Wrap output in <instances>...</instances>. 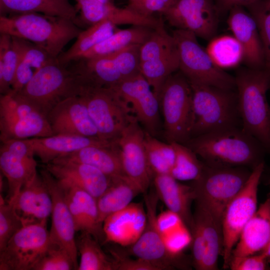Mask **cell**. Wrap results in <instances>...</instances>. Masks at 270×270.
Listing matches in <instances>:
<instances>
[{
  "label": "cell",
  "mask_w": 270,
  "mask_h": 270,
  "mask_svg": "<svg viewBox=\"0 0 270 270\" xmlns=\"http://www.w3.org/2000/svg\"><path fill=\"white\" fill-rule=\"evenodd\" d=\"M184 144L208 165L219 167L244 166L252 169L264 162L262 145L242 127L234 126L190 138Z\"/></svg>",
  "instance_id": "6da1fadb"
},
{
  "label": "cell",
  "mask_w": 270,
  "mask_h": 270,
  "mask_svg": "<svg viewBox=\"0 0 270 270\" xmlns=\"http://www.w3.org/2000/svg\"><path fill=\"white\" fill-rule=\"evenodd\" d=\"M234 78L242 127L270 152V70L241 68Z\"/></svg>",
  "instance_id": "7a4b0ae2"
},
{
  "label": "cell",
  "mask_w": 270,
  "mask_h": 270,
  "mask_svg": "<svg viewBox=\"0 0 270 270\" xmlns=\"http://www.w3.org/2000/svg\"><path fill=\"white\" fill-rule=\"evenodd\" d=\"M82 31L74 21L38 13L0 15V33L30 41L57 58Z\"/></svg>",
  "instance_id": "3957f363"
},
{
  "label": "cell",
  "mask_w": 270,
  "mask_h": 270,
  "mask_svg": "<svg viewBox=\"0 0 270 270\" xmlns=\"http://www.w3.org/2000/svg\"><path fill=\"white\" fill-rule=\"evenodd\" d=\"M190 84L192 91V123L190 138L241 124L235 90Z\"/></svg>",
  "instance_id": "277c9868"
},
{
  "label": "cell",
  "mask_w": 270,
  "mask_h": 270,
  "mask_svg": "<svg viewBox=\"0 0 270 270\" xmlns=\"http://www.w3.org/2000/svg\"><path fill=\"white\" fill-rule=\"evenodd\" d=\"M67 65L60 63L57 58L52 60L39 69L16 94L46 116L57 104L68 98L78 96L80 92V78L74 69L68 68Z\"/></svg>",
  "instance_id": "5b68a950"
},
{
  "label": "cell",
  "mask_w": 270,
  "mask_h": 270,
  "mask_svg": "<svg viewBox=\"0 0 270 270\" xmlns=\"http://www.w3.org/2000/svg\"><path fill=\"white\" fill-rule=\"evenodd\" d=\"M158 100L167 142L185 144L190 138L192 91L190 82L180 70L167 79Z\"/></svg>",
  "instance_id": "8992f818"
},
{
  "label": "cell",
  "mask_w": 270,
  "mask_h": 270,
  "mask_svg": "<svg viewBox=\"0 0 270 270\" xmlns=\"http://www.w3.org/2000/svg\"><path fill=\"white\" fill-rule=\"evenodd\" d=\"M173 36L178 51L179 70L191 84L235 90V78L218 66L192 32L176 29Z\"/></svg>",
  "instance_id": "52a82bcc"
},
{
  "label": "cell",
  "mask_w": 270,
  "mask_h": 270,
  "mask_svg": "<svg viewBox=\"0 0 270 270\" xmlns=\"http://www.w3.org/2000/svg\"><path fill=\"white\" fill-rule=\"evenodd\" d=\"M78 96L102 140L114 142L134 118L128 105L112 88L82 85Z\"/></svg>",
  "instance_id": "ba28073f"
},
{
  "label": "cell",
  "mask_w": 270,
  "mask_h": 270,
  "mask_svg": "<svg viewBox=\"0 0 270 270\" xmlns=\"http://www.w3.org/2000/svg\"><path fill=\"white\" fill-rule=\"evenodd\" d=\"M248 167H219L204 164L202 173L192 186L195 200L207 206L222 219L228 204L246 184L252 171Z\"/></svg>",
  "instance_id": "9c48e42d"
},
{
  "label": "cell",
  "mask_w": 270,
  "mask_h": 270,
  "mask_svg": "<svg viewBox=\"0 0 270 270\" xmlns=\"http://www.w3.org/2000/svg\"><path fill=\"white\" fill-rule=\"evenodd\" d=\"M0 138L23 140L53 135L46 116L17 94H0Z\"/></svg>",
  "instance_id": "30bf717a"
},
{
  "label": "cell",
  "mask_w": 270,
  "mask_h": 270,
  "mask_svg": "<svg viewBox=\"0 0 270 270\" xmlns=\"http://www.w3.org/2000/svg\"><path fill=\"white\" fill-rule=\"evenodd\" d=\"M140 46H132L107 56L79 59L74 69L84 85L112 88L140 72Z\"/></svg>",
  "instance_id": "8fae6325"
},
{
  "label": "cell",
  "mask_w": 270,
  "mask_h": 270,
  "mask_svg": "<svg viewBox=\"0 0 270 270\" xmlns=\"http://www.w3.org/2000/svg\"><path fill=\"white\" fill-rule=\"evenodd\" d=\"M264 168L262 162L252 169L244 188L226 206L222 216L223 268H229L232 253L240 234L257 210L258 191Z\"/></svg>",
  "instance_id": "7c38bea8"
},
{
  "label": "cell",
  "mask_w": 270,
  "mask_h": 270,
  "mask_svg": "<svg viewBox=\"0 0 270 270\" xmlns=\"http://www.w3.org/2000/svg\"><path fill=\"white\" fill-rule=\"evenodd\" d=\"M47 222L24 226L0 251V270H34L52 242Z\"/></svg>",
  "instance_id": "4fadbf2b"
},
{
  "label": "cell",
  "mask_w": 270,
  "mask_h": 270,
  "mask_svg": "<svg viewBox=\"0 0 270 270\" xmlns=\"http://www.w3.org/2000/svg\"><path fill=\"white\" fill-rule=\"evenodd\" d=\"M162 15L176 29L189 30L207 40L215 36L220 16L213 0H174Z\"/></svg>",
  "instance_id": "5bb4252c"
},
{
  "label": "cell",
  "mask_w": 270,
  "mask_h": 270,
  "mask_svg": "<svg viewBox=\"0 0 270 270\" xmlns=\"http://www.w3.org/2000/svg\"><path fill=\"white\" fill-rule=\"evenodd\" d=\"M0 168L8 186V202L12 201L22 188L37 175V164L28 138L1 142Z\"/></svg>",
  "instance_id": "9a60e30c"
},
{
  "label": "cell",
  "mask_w": 270,
  "mask_h": 270,
  "mask_svg": "<svg viewBox=\"0 0 270 270\" xmlns=\"http://www.w3.org/2000/svg\"><path fill=\"white\" fill-rule=\"evenodd\" d=\"M110 88L128 105L145 131L154 136L160 126V102L140 72Z\"/></svg>",
  "instance_id": "2e32d148"
},
{
  "label": "cell",
  "mask_w": 270,
  "mask_h": 270,
  "mask_svg": "<svg viewBox=\"0 0 270 270\" xmlns=\"http://www.w3.org/2000/svg\"><path fill=\"white\" fill-rule=\"evenodd\" d=\"M145 131L135 117L114 141L125 175L146 193L153 175L144 146Z\"/></svg>",
  "instance_id": "e0dca14e"
},
{
  "label": "cell",
  "mask_w": 270,
  "mask_h": 270,
  "mask_svg": "<svg viewBox=\"0 0 270 270\" xmlns=\"http://www.w3.org/2000/svg\"><path fill=\"white\" fill-rule=\"evenodd\" d=\"M144 194L146 225L138 239L130 246L129 252L136 258L153 263L162 270L172 269L175 256L168 250L158 224L156 210L158 196L156 192Z\"/></svg>",
  "instance_id": "ac0fdd59"
},
{
  "label": "cell",
  "mask_w": 270,
  "mask_h": 270,
  "mask_svg": "<svg viewBox=\"0 0 270 270\" xmlns=\"http://www.w3.org/2000/svg\"><path fill=\"white\" fill-rule=\"evenodd\" d=\"M40 174L52 200L50 231L51 242L68 252L78 270V252L75 239L76 232L64 191L57 180L46 169L42 170Z\"/></svg>",
  "instance_id": "d6986e66"
},
{
  "label": "cell",
  "mask_w": 270,
  "mask_h": 270,
  "mask_svg": "<svg viewBox=\"0 0 270 270\" xmlns=\"http://www.w3.org/2000/svg\"><path fill=\"white\" fill-rule=\"evenodd\" d=\"M46 117L53 134L101 139L84 100L78 95L60 102L52 108Z\"/></svg>",
  "instance_id": "ffe728a7"
},
{
  "label": "cell",
  "mask_w": 270,
  "mask_h": 270,
  "mask_svg": "<svg viewBox=\"0 0 270 270\" xmlns=\"http://www.w3.org/2000/svg\"><path fill=\"white\" fill-rule=\"evenodd\" d=\"M46 169L60 182L81 188L98 200L108 188L111 178L86 164L63 158L46 164Z\"/></svg>",
  "instance_id": "44dd1931"
},
{
  "label": "cell",
  "mask_w": 270,
  "mask_h": 270,
  "mask_svg": "<svg viewBox=\"0 0 270 270\" xmlns=\"http://www.w3.org/2000/svg\"><path fill=\"white\" fill-rule=\"evenodd\" d=\"M244 8L235 6L228 11V28L242 48L243 62L246 67L266 68L264 50L256 24Z\"/></svg>",
  "instance_id": "7402d4cb"
},
{
  "label": "cell",
  "mask_w": 270,
  "mask_h": 270,
  "mask_svg": "<svg viewBox=\"0 0 270 270\" xmlns=\"http://www.w3.org/2000/svg\"><path fill=\"white\" fill-rule=\"evenodd\" d=\"M10 203L24 226L47 222L51 216L52 200L42 178L37 175L24 186Z\"/></svg>",
  "instance_id": "603a6c76"
},
{
  "label": "cell",
  "mask_w": 270,
  "mask_h": 270,
  "mask_svg": "<svg viewBox=\"0 0 270 270\" xmlns=\"http://www.w3.org/2000/svg\"><path fill=\"white\" fill-rule=\"evenodd\" d=\"M58 182L64 191L76 232L90 234L98 242H105L103 224L100 220L97 200L81 188Z\"/></svg>",
  "instance_id": "cb8c5ba5"
},
{
  "label": "cell",
  "mask_w": 270,
  "mask_h": 270,
  "mask_svg": "<svg viewBox=\"0 0 270 270\" xmlns=\"http://www.w3.org/2000/svg\"><path fill=\"white\" fill-rule=\"evenodd\" d=\"M146 223V211L142 204L131 202L104 221L105 242L130 246L140 237Z\"/></svg>",
  "instance_id": "d4e9b609"
},
{
  "label": "cell",
  "mask_w": 270,
  "mask_h": 270,
  "mask_svg": "<svg viewBox=\"0 0 270 270\" xmlns=\"http://www.w3.org/2000/svg\"><path fill=\"white\" fill-rule=\"evenodd\" d=\"M270 240V194L242 229L232 251L230 260L261 252Z\"/></svg>",
  "instance_id": "484cf974"
},
{
  "label": "cell",
  "mask_w": 270,
  "mask_h": 270,
  "mask_svg": "<svg viewBox=\"0 0 270 270\" xmlns=\"http://www.w3.org/2000/svg\"><path fill=\"white\" fill-rule=\"evenodd\" d=\"M154 184L158 198L168 210L177 215L190 230L194 224L190 207L196 198L192 186L183 184L170 174L154 176Z\"/></svg>",
  "instance_id": "4316f807"
},
{
  "label": "cell",
  "mask_w": 270,
  "mask_h": 270,
  "mask_svg": "<svg viewBox=\"0 0 270 270\" xmlns=\"http://www.w3.org/2000/svg\"><path fill=\"white\" fill-rule=\"evenodd\" d=\"M28 139L34 156L45 164L90 146H110L114 144L98 138L63 134Z\"/></svg>",
  "instance_id": "83f0119b"
},
{
  "label": "cell",
  "mask_w": 270,
  "mask_h": 270,
  "mask_svg": "<svg viewBox=\"0 0 270 270\" xmlns=\"http://www.w3.org/2000/svg\"><path fill=\"white\" fill-rule=\"evenodd\" d=\"M196 202L194 220L200 226L206 243L201 270H216L218 258L223 248L222 219L202 202Z\"/></svg>",
  "instance_id": "f1b7e54d"
},
{
  "label": "cell",
  "mask_w": 270,
  "mask_h": 270,
  "mask_svg": "<svg viewBox=\"0 0 270 270\" xmlns=\"http://www.w3.org/2000/svg\"><path fill=\"white\" fill-rule=\"evenodd\" d=\"M60 158L91 166L111 178L126 176L115 142L110 146H90Z\"/></svg>",
  "instance_id": "f546056e"
},
{
  "label": "cell",
  "mask_w": 270,
  "mask_h": 270,
  "mask_svg": "<svg viewBox=\"0 0 270 270\" xmlns=\"http://www.w3.org/2000/svg\"><path fill=\"white\" fill-rule=\"evenodd\" d=\"M78 10L69 0H0V15L41 13L66 18L76 23Z\"/></svg>",
  "instance_id": "4dcf8cb0"
},
{
  "label": "cell",
  "mask_w": 270,
  "mask_h": 270,
  "mask_svg": "<svg viewBox=\"0 0 270 270\" xmlns=\"http://www.w3.org/2000/svg\"><path fill=\"white\" fill-rule=\"evenodd\" d=\"M80 12V19L92 26L107 20L116 25L134 26L139 21L138 16L126 8H120L112 2L104 3L98 0H75Z\"/></svg>",
  "instance_id": "1f68e13d"
},
{
  "label": "cell",
  "mask_w": 270,
  "mask_h": 270,
  "mask_svg": "<svg viewBox=\"0 0 270 270\" xmlns=\"http://www.w3.org/2000/svg\"><path fill=\"white\" fill-rule=\"evenodd\" d=\"M141 193L138 186L126 176L112 178L107 190L97 200L100 222L103 224L106 218L128 206Z\"/></svg>",
  "instance_id": "d6a6232c"
},
{
  "label": "cell",
  "mask_w": 270,
  "mask_h": 270,
  "mask_svg": "<svg viewBox=\"0 0 270 270\" xmlns=\"http://www.w3.org/2000/svg\"><path fill=\"white\" fill-rule=\"evenodd\" d=\"M154 30L142 26L118 29L111 36L85 52L80 58L107 56L132 46H141L148 39Z\"/></svg>",
  "instance_id": "836d02e7"
},
{
  "label": "cell",
  "mask_w": 270,
  "mask_h": 270,
  "mask_svg": "<svg viewBox=\"0 0 270 270\" xmlns=\"http://www.w3.org/2000/svg\"><path fill=\"white\" fill-rule=\"evenodd\" d=\"M118 29L116 25L107 20L90 26L80 32L70 48L58 56V62L68 64L80 59L85 52L111 36Z\"/></svg>",
  "instance_id": "e575fe53"
},
{
  "label": "cell",
  "mask_w": 270,
  "mask_h": 270,
  "mask_svg": "<svg viewBox=\"0 0 270 270\" xmlns=\"http://www.w3.org/2000/svg\"><path fill=\"white\" fill-rule=\"evenodd\" d=\"M140 73L158 98L162 88L167 79L179 70L177 48L162 56L140 62Z\"/></svg>",
  "instance_id": "d590c367"
},
{
  "label": "cell",
  "mask_w": 270,
  "mask_h": 270,
  "mask_svg": "<svg viewBox=\"0 0 270 270\" xmlns=\"http://www.w3.org/2000/svg\"><path fill=\"white\" fill-rule=\"evenodd\" d=\"M206 50L214 64L222 70L234 68L243 62L242 48L233 35L214 37Z\"/></svg>",
  "instance_id": "8d00e7d4"
},
{
  "label": "cell",
  "mask_w": 270,
  "mask_h": 270,
  "mask_svg": "<svg viewBox=\"0 0 270 270\" xmlns=\"http://www.w3.org/2000/svg\"><path fill=\"white\" fill-rule=\"evenodd\" d=\"M80 254L78 270H115L112 258L108 256L92 236L82 233L76 242Z\"/></svg>",
  "instance_id": "74e56055"
},
{
  "label": "cell",
  "mask_w": 270,
  "mask_h": 270,
  "mask_svg": "<svg viewBox=\"0 0 270 270\" xmlns=\"http://www.w3.org/2000/svg\"><path fill=\"white\" fill-rule=\"evenodd\" d=\"M144 146L153 177L156 174H170L176 156L172 144L162 142L145 131Z\"/></svg>",
  "instance_id": "f35d334b"
},
{
  "label": "cell",
  "mask_w": 270,
  "mask_h": 270,
  "mask_svg": "<svg viewBox=\"0 0 270 270\" xmlns=\"http://www.w3.org/2000/svg\"><path fill=\"white\" fill-rule=\"evenodd\" d=\"M175 150L176 156L170 174L178 180H192L201 175L204 164L198 158L196 154L186 145L172 142Z\"/></svg>",
  "instance_id": "ab89813d"
},
{
  "label": "cell",
  "mask_w": 270,
  "mask_h": 270,
  "mask_svg": "<svg viewBox=\"0 0 270 270\" xmlns=\"http://www.w3.org/2000/svg\"><path fill=\"white\" fill-rule=\"evenodd\" d=\"M18 53L12 38L6 34L0 36V92L6 94L11 92L12 85L18 63Z\"/></svg>",
  "instance_id": "60d3db41"
},
{
  "label": "cell",
  "mask_w": 270,
  "mask_h": 270,
  "mask_svg": "<svg viewBox=\"0 0 270 270\" xmlns=\"http://www.w3.org/2000/svg\"><path fill=\"white\" fill-rule=\"evenodd\" d=\"M176 47L173 36L167 32L164 26L156 28L140 46V62L165 54Z\"/></svg>",
  "instance_id": "b9f144b4"
},
{
  "label": "cell",
  "mask_w": 270,
  "mask_h": 270,
  "mask_svg": "<svg viewBox=\"0 0 270 270\" xmlns=\"http://www.w3.org/2000/svg\"><path fill=\"white\" fill-rule=\"evenodd\" d=\"M245 8L256 24L264 52L265 66L270 70V0H256Z\"/></svg>",
  "instance_id": "7bdbcfd3"
},
{
  "label": "cell",
  "mask_w": 270,
  "mask_h": 270,
  "mask_svg": "<svg viewBox=\"0 0 270 270\" xmlns=\"http://www.w3.org/2000/svg\"><path fill=\"white\" fill-rule=\"evenodd\" d=\"M12 38L19 58L32 66L36 72L49 62L55 59L43 48L30 41L14 36Z\"/></svg>",
  "instance_id": "ee69618b"
},
{
  "label": "cell",
  "mask_w": 270,
  "mask_h": 270,
  "mask_svg": "<svg viewBox=\"0 0 270 270\" xmlns=\"http://www.w3.org/2000/svg\"><path fill=\"white\" fill-rule=\"evenodd\" d=\"M0 251L23 226L12 205L0 196Z\"/></svg>",
  "instance_id": "f6af8a7d"
},
{
  "label": "cell",
  "mask_w": 270,
  "mask_h": 270,
  "mask_svg": "<svg viewBox=\"0 0 270 270\" xmlns=\"http://www.w3.org/2000/svg\"><path fill=\"white\" fill-rule=\"evenodd\" d=\"M76 270L70 254L64 249L52 242L34 270Z\"/></svg>",
  "instance_id": "bcb514c9"
},
{
  "label": "cell",
  "mask_w": 270,
  "mask_h": 270,
  "mask_svg": "<svg viewBox=\"0 0 270 270\" xmlns=\"http://www.w3.org/2000/svg\"><path fill=\"white\" fill-rule=\"evenodd\" d=\"M174 0H128L126 8L144 17H154V14H162L171 6Z\"/></svg>",
  "instance_id": "7dc6e473"
},
{
  "label": "cell",
  "mask_w": 270,
  "mask_h": 270,
  "mask_svg": "<svg viewBox=\"0 0 270 270\" xmlns=\"http://www.w3.org/2000/svg\"><path fill=\"white\" fill-rule=\"evenodd\" d=\"M115 264V270H162L157 265L141 258H130L122 252L110 250Z\"/></svg>",
  "instance_id": "c3c4849f"
},
{
  "label": "cell",
  "mask_w": 270,
  "mask_h": 270,
  "mask_svg": "<svg viewBox=\"0 0 270 270\" xmlns=\"http://www.w3.org/2000/svg\"><path fill=\"white\" fill-rule=\"evenodd\" d=\"M268 262L260 252L240 258L232 259L229 268L232 270H264L268 268Z\"/></svg>",
  "instance_id": "681fc988"
},
{
  "label": "cell",
  "mask_w": 270,
  "mask_h": 270,
  "mask_svg": "<svg viewBox=\"0 0 270 270\" xmlns=\"http://www.w3.org/2000/svg\"><path fill=\"white\" fill-rule=\"evenodd\" d=\"M192 240V262L194 268L201 270L206 252V243L202 232L198 224L194 220L191 228Z\"/></svg>",
  "instance_id": "f907efd6"
},
{
  "label": "cell",
  "mask_w": 270,
  "mask_h": 270,
  "mask_svg": "<svg viewBox=\"0 0 270 270\" xmlns=\"http://www.w3.org/2000/svg\"><path fill=\"white\" fill-rule=\"evenodd\" d=\"M255 0H216L215 4L220 14L228 12L235 6L245 8Z\"/></svg>",
  "instance_id": "816d5d0a"
},
{
  "label": "cell",
  "mask_w": 270,
  "mask_h": 270,
  "mask_svg": "<svg viewBox=\"0 0 270 270\" xmlns=\"http://www.w3.org/2000/svg\"><path fill=\"white\" fill-rule=\"evenodd\" d=\"M265 256L268 264L270 263V240L265 248L261 252Z\"/></svg>",
  "instance_id": "f5cc1de1"
},
{
  "label": "cell",
  "mask_w": 270,
  "mask_h": 270,
  "mask_svg": "<svg viewBox=\"0 0 270 270\" xmlns=\"http://www.w3.org/2000/svg\"><path fill=\"white\" fill-rule=\"evenodd\" d=\"M102 2H104V3H108V2H111V0H98Z\"/></svg>",
  "instance_id": "db71d44e"
}]
</instances>
